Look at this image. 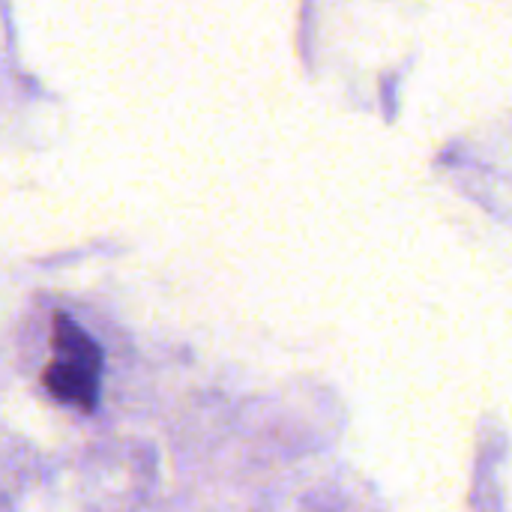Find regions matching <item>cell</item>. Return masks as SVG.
Masks as SVG:
<instances>
[{
    "label": "cell",
    "instance_id": "cell-1",
    "mask_svg": "<svg viewBox=\"0 0 512 512\" xmlns=\"http://www.w3.org/2000/svg\"><path fill=\"white\" fill-rule=\"evenodd\" d=\"M105 357L102 348L66 312L51 318V360L42 369V387L63 405L93 414L99 405Z\"/></svg>",
    "mask_w": 512,
    "mask_h": 512
}]
</instances>
